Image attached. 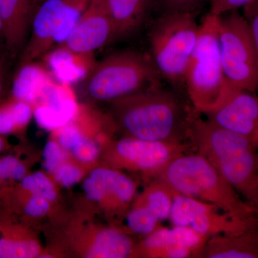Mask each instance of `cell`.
Here are the masks:
<instances>
[{
    "label": "cell",
    "mask_w": 258,
    "mask_h": 258,
    "mask_svg": "<svg viewBox=\"0 0 258 258\" xmlns=\"http://www.w3.org/2000/svg\"><path fill=\"white\" fill-rule=\"evenodd\" d=\"M112 103L118 124L127 137L164 143L190 142L198 112L177 93L161 85Z\"/></svg>",
    "instance_id": "obj_1"
},
{
    "label": "cell",
    "mask_w": 258,
    "mask_h": 258,
    "mask_svg": "<svg viewBox=\"0 0 258 258\" xmlns=\"http://www.w3.org/2000/svg\"><path fill=\"white\" fill-rule=\"evenodd\" d=\"M190 142L195 152L252 205L258 188V144L203 119L199 113L191 125Z\"/></svg>",
    "instance_id": "obj_2"
},
{
    "label": "cell",
    "mask_w": 258,
    "mask_h": 258,
    "mask_svg": "<svg viewBox=\"0 0 258 258\" xmlns=\"http://www.w3.org/2000/svg\"><path fill=\"white\" fill-rule=\"evenodd\" d=\"M178 193L211 205L236 217H256L255 208L203 156L194 152L171 161L158 176Z\"/></svg>",
    "instance_id": "obj_3"
},
{
    "label": "cell",
    "mask_w": 258,
    "mask_h": 258,
    "mask_svg": "<svg viewBox=\"0 0 258 258\" xmlns=\"http://www.w3.org/2000/svg\"><path fill=\"white\" fill-rule=\"evenodd\" d=\"M217 25L218 15L210 13L203 19L184 75V85L190 104L200 115L216 108L233 87L222 69Z\"/></svg>",
    "instance_id": "obj_4"
},
{
    "label": "cell",
    "mask_w": 258,
    "mask_h": 258,
    "mask_svg": "<svg viewBox=\"0 0 258 258\" xmlns=\"http://www.w3.org/2000/svg\"><path fill=\"white\" fill-rule=\"evenodd\" d=\"M159 79L150 58L134 51H123L95 64L82 84L93 99L112 102L160 86Z\"/></svg>",
    "instance_id": "obj_5"
},
{
    "label": "cell",
    "mask_w": 258,
    "mask_h": 258,
    "mask_svg": "<svg viewBox=\"0 0 258 258\" xmlns=\"http://www.w3.org/2000/svg\"><path fill=\"white\" fill-rule=\"evenodd\" d=\"M199 31L195 13H163L158 19L149 34V46L151 60L161 78L174 86L184 84Z\"/></svg>",
    "instance_id": "obj_6"
},
{
    "label": "cell",
    "mask_w": 258,
    "mask_h": 258,
    "mask_svg": "<svg viewBox=\"0 0 258 258\" xmlns=\"http://www.w3.org/2000/svg\"><path fill=\"white\" fill-rule=\"evenodd\" d=\"M217 35L227 81L234 87L255 92L258 52L243 15L234 10L218 16Z\"/></svg>",
    "instance_id": "obj_7"
},
{
    "label": "cell",
    "mask_w": 258,
    "mask_h": 258,
    "mask_svg": "<svg viewBox=\"0 0 258 258\" xmlns=\"http://www.w3.org/2000/svg\"><path fill=\"white\" fill-rule=\"evenodd\" d=\"M169 220L172 226L190 227L208 238L219 235H238L258 226L257 216L249 218L234 216L215 205L177 191Z\"/></svg>",
    "instance_id": "obj_8"
},
{
    "label": "cell",
    "mask_w": 258,
    "mask_h": 258,
    "mask_svg": "<svg viewBox=\"0 0 258 258\" xmlns=\"http://www.w3.org/2000/svg\"><path fill=\"white\" fill-rule=\"evenodd\" d=\"M194 152L191 142L164 143L132 137L118 141L113 149L118 165L149 173L154 179L176 158Z\"/></svg>",
    "instance_id": "obj_9"
},
{
    "label": "cell",
    "mask_w": 258,
    "mask_h": 258,
    "mask_svg": "<svg viewBox=\"0 0 258 258\" xmlns=\"http://www.w3.org/2000/svg\"><path fill=\"white\" fill-rule=\"evenodd\" d=\"M111 17L103 0H91L67 38L57 48L79 55H91L115 39Z\"/></svg>",
    "instance_id": "obj_10"
},
{
    "label": "cell",
    "mask_w": 258,
    "mask_h": 258,
    "mask_svg": "<svg viewBox=\"0 0 258 258\" xmlns=\"http://www.w3.org/2000/svg\"><path fill=\"white\" fill-rule=\"evenodd\" d=\"M204 115L217 126L258 144V96L254 93L233 86L216 108Z\"/></svg>",
    "instance_id": "obj_11"
},
{
    "label": "cell",
    "mask_w": 258,
    "mask_h": 258,
    "mask_svg": "<svg viewBox=\"0 0 258 258\" xmlns=\"http://www.w3.org/2000/svg\"><path fill=\"white\" fill-rule=\"evenodd\" d=\"M208 237L188 227H159L145 236L141 253L154 258H202Z\"/></svg>",
    "instance_id": "obj_12"
},
{
    "label": "cell",
    "mask_w": 258,
    "mask_h": 258,
    "mask_svg": "<svg viewBox=\"0 0 258 258\" xmlns=\"http://www.w3.org/2000/svg\"><path fill=\"white\" fill-rule=\"evenodd\" d=\"M63 0H41L32 15L28 40L20 64L35 62L55 47V38Z\"/></svg>",
    "instance_id": "obj_13"
},
{
    "label": "cell",
    "mask_w": 258,
    "mask_h": 258,
    "mask_svg": "<svg viewBox=\"0 0 258 258\" xmlns=\"http://www.w3.org/2000/svg\"><path fill=\"white\" fill-rule=\"evenodd\" d=\"M35 0H0L5 41L12 57L21 53L28 40Z\"/></svg>",
    "instance_id": "obj_14"
},
{
    "label": "cell",
    "mask_w": 258,
    "mask_h": 258,
    "mask_svg": "<svg viewBox=\"0 0 258 258\" xmlns=\"http://www.w3.org/2000/svg\"><path fill=\"white\" fill-rule=\"evenodd\" d=\"M202 258H258V226L238 235L209 237Z\"/></svg>",
    "instance_id": "obj_15"
},
{
    "label": "cell",
    "mask_w": 258,
    "mask_h": 258,
    "mask_svg": "<svg viewBox=\"0 0 258 258\" xmlns=\"http://www.w3.org/2000/svg\"><path fill=\"white\" fill-rule=\"evenodd\" d=\"M114 26L116 38L140 26L154 0H103Z\"/></svg>",
    "instance_id": "obj_16"
},
{
    "label": "cell",
    "mask_w": 258,
    "mask_h": 258,
    "mask_svg": "<svg viewBox=\"0 0 258 258\" xmlns=\"http://www.w3.org/2000/svg\"><path fill=\"white\" fill-rule=\"evenodd\" d=\"M90 177L97 180L106 191V198L111 203V208L122 210L132 202L137 191L133 180L114 169L98 168L91 171Z\"/></svg>",
    "instance_id": "obj_17"
},
{
    "label": "cell",
    "mask_w": 258,
    "mask_h": 258,
    "mask_svg": "<svg viewBox=\"0 0 258 258\" xmlns=\"http://www.w3.org/2000/svg\"><path fill=\"white\" fill-rule=\"evenodd\" d=\"M50 79L45 70L35 62L20 64L12 80L11 96L31 104L35 102L43 85Z\"/></svg>",
    "instance_id": "obj_18"
},
{
    "label": "cell",
    "mask_w": 258,
    "mask_h": 258,
    "mask_svg": "<svg viewBox=\"0 0 258 258\" xmlns=\"http://www.w3.org/2000/svg\"><path fill=\"white\" fill-rule=\"evenodd\" d=\"M133 240L116 229H105L96 236L86 257L91 258H125L132 256Z\"/></svg>",
    "instance_id": "obj_19"
},
{
    "label": "cell",
    "mask_w": 258,
    "mask_h": 258,
    "mask_svg": "<svg viewBox=\"0 0 258 258\" xmlns=\"http://www.w3.org/2000/svg\"><path fill=\"white\" fill-rule=\"evenodd\" d=\"M176 193L164 179L154 178L139 203L145 205L162 222L169 220Z\"/></svg>",
    "instance_id": "obj_20"
},
{
    "label": "cell",
    "mask_w": 258,
    "mask_h": 258,
    "mask_svg": "<svg viewBox=\"0 0 258 258\" xmlns=\"http://www.w3.org/2000/svg\"><path fill=\"white\" fill-rule=\"evenodd\" d=\"M32 115L30 103L11 96L10 101L0 106V136L8 135L26 126Z\"/></svg>",
    "instance_id": "obj_21"
},
{
    "label": "cell",
    "mask_w": 258,
    "mask_h": 258,
    "mask_svg": "<svg viewBox=\"0 0 258 258\" xmlns=\"http://www.w3.org/2000/svg\"><path fill=\"white\" fill-rule=\"evenodd\" d=\"M91 0H63L56 31L55 47L67 38L84 14Z\"/></svg>",
    "instance_id": "obj_22"
},
{
    "label": "cell",
    "mask_w": 258,
    "mask_h": 258,
    "mask_svg": "<svg viewBox=\"0 0 258 258\" xmlns=\"http://www.w3.org/2000/svg\"><path fill=\"white\" fill-rule=\"evenodd\" d=\"M129 230L137 235L147 236L161 227V222L142 204L132 209L126 215Z\"/></svg>",
    "instance_id": "obj_23"
},
{
    "label": "cell",
    "mask_w": 258,
    "mask_h": 258,
    "mask_svg": "<svg viewBox=\"0 0 258 258\" xmlns=\"http://www.w3.org/2000/svg\"><path fill=\"white\" fill-rule=\"evenodd\" d=\"M40 252V247L35 241L0 238V258H31Z\"/></svg>",
    "instance_id": "obj_24"
},
{
    "label": "cell",
    "mask_w": 258,
    "mask_h": 258,
    "mask_svg": "<svg viewBox=\"0 0 258 258\" xmlns=\"http://www.w3.org/2000/svg\"><path fill=\"white\" fill-rule=\"evenodd\" d=\"M22 186L32 195H37L46 199L49 202L54 201L57 194L53 184L45 174L40 171L25 176L21 180Z\"/></svg>",
    "instance_id": "obj_25"
},
{
    "label": "cell",
    "mask_w": 258,
    "mask_h": 258,
    "mask_svg": "<svg viewBox=\"0 0 258 258\" xmlns=\"http://www.w3.org/2000/svg\"><path fill=\"white\" fill-rule=\"evenodd\" d=\"M25 174V166L16 158L8 157L0 159V181L6 179L21 181Z\"/></svg>",
    "instance_id": "obj_26"
},
{
    "label": "cell",
    "mask_w": 258,
    "mask_h": 258,
    "mask_svg": "<svg viewBox=\"0 0 258 258\" xmlns=\"http://www.w3.org/2000/svg\"><path fill=\"white\" fill-rule=\"evenodd\" d=\"M66 155L60 144L53 141L47 142L43 151L44 166L48 171H55L62 165Z\"/></svg>",
    "instance_id": "obj_27"
},
{
    "label": "cell",
    "mask_w": 258,
    "mask_h": 258,
    "mask_svg": "<svg viewBox=\"0 0 258 258\" xmlns=\"http://www.w3.org/2000/svg\"><path fill=\"white\" fill-rule=\"evenodd\" d=\"M205 0H158L163 13H195Z\"/></svg>",
    "instance_id": "obj_28"
},
{
    "label": "cell",
    "mask_w": 258,
    "mask_h": 258,
    "mask_svg": "<svg viewBox=\"0 0 258 258\" xmlns=\"http://www.w3.org/2000/svg\"><path fill=\"white\" fill-rule=\"evenodd\" d=\"M59 128L58 144L62 149L72 152L82 139V134L78 127L71 124V122Z\"/></svg>",
    "instance_id": "obj_29"
},
{
    "label": "cell",
    "mask_w": 258,
    "mask_h": 258,
    "mask_svg": "<svg viewBox=\"0 0 258 258\" xmlns=\"http://www.w3.org/2000/svg\"><path fill=\"white\" fill-rule=\"evenodd\" d=\"M9 51L0 50V102L10 87L11 79V59Z\"/></svg>",
    "instance_id": "obj_30"
},
{
    "label": "cell",
    "mask_w": 258,
    "mask_h": 258,
    "mask_svg": "<svg viewBox=\"0 0 258 258\" xmlns=\"http://www.w3.org/2000/svg\"><path fill=\"white\" fill-rule=\"evenodd\" d=\"M55 179L66 187H71L81 179L82 172L71 164H62L56 169Z\"/></svg>",
    "instance_id": "obj_31"
},
{
    "label": "cell",
    "mask_w": 258,
    "mask_h": 258,
    "mask_svg": "<svg viewBox=\"0 0 258 258\" xmlns=\"http://www.w3.org/2000/svg\"><path fill=\"white\" fill-rule=\"evenodd\" d=\"M72 152L75 157L80 161L83 162H91L99 154V147L93 141L83 137L79 145L75 148Z\"/></svg>",
    "instance_id": "obj_32"
},
{
    "label": "cell",
    "mask_w": 258,
    "mask_h": 258,
    "mask_svg": "<svg viewBox=\"0 0 258 258\" xmlns=\"http://www.w3.org/2000/svg\"><path fill=\"white\" fill-rule=\"evenodd\" d=\"M254 0H211L210 13L220 15L243 8Z\"/></svg>",
    "instance_id": "obj_33"
},
{
    "label": "cell",
    "mask_w": 258,
    "mask_h": 258,
    "mask_svg": "<svg viewBox=\"0 0 258 258\" xmlns=\"http://www.w3.org/2000/svg\"><path fill=\"white\" fill-rule=\"evenodd\" d=\"M242 9L258 52V0H254Z\"/></svg>",
    "instance_id": "obj_34"
},
{
    "label": "cell",
    "mask_w": 258,
    "mask_h": 258,
    "mask_svg": "<svg viewBox=\"0 0 258 258\" xmlns=\"http://www.w3.org/2000/svg\"><path fill=\"white\" fill-rule=\"evenodd\" d=\"M50 209L48 200L37 195H32L25 206V212L31 217H40L46 214Z\"/></svg>",
    "instance_id": "obj_35"
},
{
    "label": "cell",
    "mask_w": 258,
    "mask_h": 258,
    "mask_svg": "<svg viewBox=\"0 0 258 258\" xmlns=\"http://www.w3.org/2000/svg\"><path fill=\"white\" fill-rule=\"evenodd\" d=\"M83 189L88 200L100 202L106 198V194L102 185L93 178H88L83 182Z\"/></svg>",
    "instance_id": "obj_36"
},
{
    "label": "cell",
    "mask_w": 258,
    "mask_h": 258,
    "mask_svg": "<svg viewBox=\"0 0 258 258\" xmlns=\"http://www.w3.org/2000/svg\"><path fill=\"white\" fill-rule=\"evenodd\" d=\"M8 50V49H7L6 41H5L4 23L0 14V50Z\"/></svg>",
    "instance_id": "obj_37"
},
{
    "label": "cell",
    "mask_w": 258,
    "mask_h": 258,
    "mask_svg": "<svg viewBox=\"0 0 258 258\" xmlns=\"http://www.w3.org/2000/svg\"><path fill=\"white\" fill-rule=\"evenodd\" d=\"M252 206L255 208L256 214H257V218L258 221V188L257 191H256L255 195H254V198L253 201H252Z\"/></svg>",
    "instance_id": "obj_38"
},
{
    "label": "cell",
    "mask_w": 258,
    "mask_h": 258,
    "mask_svg": "<svg viewBox=\"0 0 258 258\" xmlns=\"http://www.w3.org/2000/svg\"><path fill=\"white\" fill-rule=\"evenodd\" d=\"M3 145H4V143H3V139L0 137V152H1L2 149H3Z\"/></svg>",
    "instance_id": "obj_39"
},
{
    "label": "cell",
    "mask_w": 258,
    "mask_h": 258,
    "mask_svg": "<svg viewBox=\"0 0 258 258\" xmlns=\"http://www.w3.org/2000/svg\"><path fill=\"white\" fill-rule=\"evenodd\" d=\"M40 1H41V0H35V2H36V5L37 4V3H40Z\"/></svg>",
    "instance_id": "obj_40"
}]
</instances>
